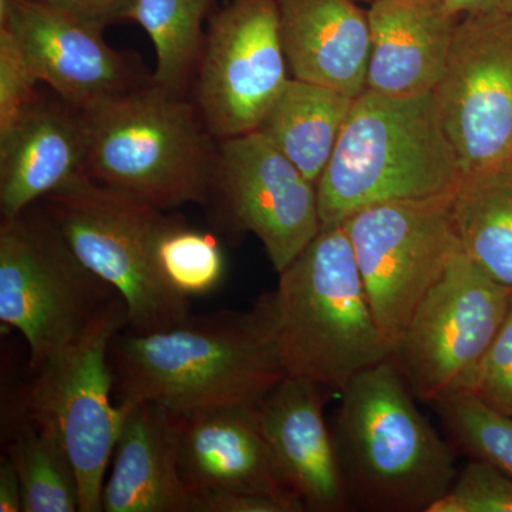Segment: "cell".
Here are the masks:
<instances>
[{
	"label": "cell",
	"instance_id": "52a82bcc",
	"mask_svg": "<svg viewBox=\"0 0 512 512\" xmlns=\"http://www.w3.org/2000/svg\"><path fill=\"white\" fill-rule=\"evenodd\" d=\"M120 298L73 255L35 204L0 224V320L28 342L30 372Z\"/></svg>",
	"mask_w": 512,
	"mask_h": 512
},
{
	"label": "cell",
	"instance_id": "d6986e66",
	"mask_svg": "<svg viewBox=\"0 0 512 512\" xmlns=\"http://www.w3.org/2000/svg\"><path fill=\"white\" fill-rule=\"evenodd\" d=\"M293 79L359 97L370 57L367 10L355 0H276Z\"/></svg>",
	"mask_w": 512,
	"mask_h": 512
},
{
	"label": "cell",
	"instance_id": "5bb4252c",
	"mask_svg": "<svg viewBox=\"0 0 512 512\" xmlns=\"http://www.w3.org/2000/svg\"><path fill=\"white\" fill-rule=\"evenodd\" d=\"M0 26L18 40L40 82L73 109L141 84L136 66L104 42L103 30L37 0H0Z\"/></svg>",
	"mask_w": 512,
	"mask_h": 512
},
{
	"label": "cell",
	"instance_id": "d4e9b609",
	"mask_svg": "<svg viewBox=\"0 0 512 512\" xmlns=\"http://www.w3.org/2000/svg\"><path fill=\"white\" fill-rule=\"evenodd\" d=\"M157 262L167 284L188 299L214 291L225 275L218 242L174 215L158 238Z\"/></svg>",
	"mask_w": 512,
	"mask_h": 512
},
{
	"label": "cell",
	"instance_id": "f546056e",
	"mask_svg": "<svg viewBox=\"0 0 512 512\" xmlns=\"http://www.w3.org/2000/svg\"><path fill=\"white\" fill-rule=\"evenodd\" d=\"M37 2L103 30L113 23L128 20L136 0H37Z\"/></svg>",
	"mask_w": 512,
	"mask_h": 512
},
{
	"label": "cell",
	"instance_id": "44dd1931",
	"mask_svg": "<svg viewBox=\"0 0 512 512\" xmlns=\"http://www.w3.org/2000/svg\"><path fill=\"white\" fill-rule=\"evenodd\" d=\"M356 99L330 87L292 77L258 131L309 181L318 184Z\"/></svg>",
	"mask_w": 512,
	"mask_h": 512
},
{
	"label": "cell",
	"instance_id": "836d02e7",
	"mask_svg": "<svg viewBox=\"0 0 512 512\" xmlns=\"http://www.w3.org/2000/svg\"><path fill=\"white\" fill-rule=\"evenodd\" d=\"M355 2H357V3H360V2H362V3H369V5H372V3L377 2V0H355Z\"/></svg>",
	"mask_w": 512,
	"mask_h": 512
},
{
	"label": "cell",
	"instance_id": "4316f807",
	"mask_svg": "<svg viewBox=\"0 0 512 512\" xmlns=\"http://www.w3.org/2000/svg\"><path fill=\"white\" fill-rule=\"evenodd\" d=\"M429 512H512V476L471 460Z\"/></svg>",
	"mask_w": 512,
	"mask_h": 512
},
{
	"label": "cell",
	"instance_id": "4fadbf2b",
	"mask_svg": "<svg viewBox=\"0 0 512 512\" xmlns=\"http://www.w3.org/2000/svg\"><path fill=\"white\" fill-rule=\"evenodd\" d=\"M235 232H251L278 274L322 229L318 188L261 133L220 141L211 197Z\"/></svg>",
	"mask_w": 512,
	"mask_h": 512
},
{
	"label": "cell",
	"instance_id": "9c48e42d",
	"mask_svg": "<svg viewBox=\"0 0 512 512\" xmlns=\"http://www.w3.org/2000/svg\"><path fill=\"white\" fill-rule=\"evenodd\" d=\"M451 197L453 192L383 202L342 222L370 308L392 353L424 296L463 252Z\"/></svg>",
	"mask_w": 512,
	"mask_h": 512
},
{
	"label": "cell",
	"instance_id": "ba28073f",
	"mask_svg": "<svg viewBox=\"0 0 512 512\" xmlns=\"http://www.w3.org/2000/svg\"><path fill=\"white\" fill-rule=\"evenodd\" d=\"M128 326L123 299L107 305L82 335L18 394L22 406L59 437L79 484L80 512L103 511L107 468L113 460L127 404L111 402V340Z\"/></svg>",
	"mask_w": 512,
	"mask_h": 512
},
{
	"label": "cell",
	"instance_id": "ac0fdd59",
	"mask_svg": "<svg viewBox=\"0 0 512 512\" xmlns=\"http://www.w3.org/2000/svg\"><path fill=\"white\" fill-rule=\"evenodd\" d=\"M84 131L79 110L39 99L0 134V214L12 220L83 177Z\"/></svg>",
	"mask_w": 512,
	"mask_h": 512
},
{
	"label": "cell",
	"instance_id": "3957f363",
	"mask_svg": "<svg viewBox=\"0 0 512 512\" xmlns=\"http://www.w3.org/2000/svg\"><path fill=\"white\" fill-rule=\"evenodd\" d=\"M79 113L87 180L161 211L210 201L218 148L183 96L143 83Z\"/></svg>",
	"mask_w": 512,
	"mask_h": 512
},
{
	"label": "cell",
	"instance_id": "484cf974",
	"mask_svg": "<svg viewBox=\"0 0 512 512\" xmlns=\"http://www.w3.org/2000/svg\"><path fill=\"white\" fill-rule=\"evenodd\" d=\"M434 407L456 450L512 476V416L495 412L471 394L450 397Z\"/></svg>",
	"mask_w": 512,
	"mask_h": 512
},
{
	"label": "cell",
	"instance_id": "5b68a950",
	"mask_svg": "<svg viewBox=\"0 0 512 512\" xmlns=\"http://www.w3.org/2000/svg\"><path fill=\"white\" fill-rule=\"evenodd\" d=\"M272 303L276 348L288 376L340 393L357 373L392 357L343 224L322 227L279 274Z\"/></svg>",
	"mask_w": 512,
	"mask_h": 512
},
{
	"label": "cell",
	"instance_id": "e0dca14e",
	"mask_svg": "<svg viewBox=\"0 0 512 512\" xmlns=\"http://www.w3.org/2000/svg\"><path fill=\"white\" fill-rule=\"evenodd\" d=\"M367 16L366 92L393 97L434 92L460 19L448 9L447 0H377Z\"/></svg>",
	"mask_w": 512,
	"mask_h": 512
},
{
	"label": "cell",
	"instance_id": "8fae6325",
	"mask_svg": "<svg viewBox=\"0 0 512 512\" xmlns=\"http://www.w3.org/2000/svg\"><path fill=\"white\" fill-rule=\"evenodd\" d=\"M433 93L461 177L512 163V13L458 19Z\"/></svg>",
	"mask_w": 512,
	"mask_h": 512
},
{
	"label": "cell",
	"instance_id": "8992f818",
	"mask_svg": "<svg viewBox=\"0 0 512 512\" xmlns=\"http://www.w3.org/2000/svg\"><path fill=\"white\" fill-rule=\"evenodd\" d=\"M73 255L127 306V329L160 332L191 318L190 299L165 281L157 242L164 211L80 177L37 202Z\"/></svg>",
	"mask_w": 512,
	"mask_h": 512
},
{
	"label": "cell",
	"instance_id": "f1b7e54d",
	"mask_svg": "<svg viewBox=\"0 0 512 512\" xmlns=\"http://www.w3.org/2000/svg\"><path fill=\"white\" fill-rule=\"evenodd\" d=\"M470 394L495 412L512 416V298Z\"/></svg>",
	"mask_w": 512,
	"mask_h": 512
},
{
	"label": "cell",
	"instance_id": "2e32d148",
	"mask_svg": "<svg viewBox=\"0 0 512 512\" xmlns=\"http://www.w3.org/2000/svg\"><path fill=\"white\" fill-rule=\"evenodd\" d=\"M170 419L178 468L195 498L212 493L268 494L306 511L279 476L252 409L170 413Z\"/></svg>",
	"mask_w": 512,
	"mask_h": 512
},
{
	"label": "cell",
	"instance_id": "ffe728a7",
	"mask_svg": "<svg viewBox=\"0 0 512 512\" xmlns=\"http://www.w3.org/2000/svg\"><path fill=\"white\" fill-rule=\"evenodd\" d=\"M127 404L104 512H197V498L178 468L170 413L150 402Z\"/></svg>",
	"mask_w": 512,
	"mask_h": 512
},
{
	"label": "cell",
	"instance_id": "cb8c5ba5",
	"mask_svg": "<svg viewBox=\"0 0 512 512\" xmlns=\"http://www.w3.org/2000/svg\"><path fill=\"white\" fill-rule=\"evenodd\" d=\"M214 0H136L128 20L138 23L153 42L157 66L153 80L167 92L183 96L200 63L205 16Z\"/></svg>",
	"mask_w": 512,
	"mask_h": 512
},
{
	"label": "cell",
	"instance_id": "6da1fadb",
	"mask_svg": "<svg viewBox=\"0 0 512 512\" xmlns=\"http://www.w3.org/2000/svg\"><path fill=\"white\" fill-rule=\"evenodd\" d=\"M109 362L117 404L150 402L174 414L254 409L285 379L272 292L248 311L194 316L160 332H119Z\"/></svg>",
	"mask_w": 512,
	"mask_h": 512
},
{
	"label": "cell",
	"instance_id": "7c38bea8",
	"mask_svg": "<svg viewBox=\"0 0 512 512\" xmlns=\"http://www.w3.org/2000/svg\"><path fill=\"white\" fill-rule=\"evenodd\" d=\"M289 67L276 0H231L210 19L198 63L197 107L218 140L258 130Z\"/></svg>",
	"mask_w": 512,
	"mask_h": 512
},
{
	"label": "cell",
	"instance_id": "277c9868",
	"mask_svg": "<svg viewBox=\"0 0 512 512\" xmlns=\"http://www.w3.org/2000/svg\"><path fill=\"white\" fill-rule=\"evenodd\" d=\"M460 180L433 92H365L316 184L322 225L342 224L370 205L451 194Z\"/></svg>",
	"mask_w": 512,
	"mask_h": 512
},
{
	"label": "cell",
	"instance_id": "7a4b0ae2",
	"mask_svg": "<svg viewBox=\"0 0 512 512\" xmlns=\"http://www.w3.org/2000/svg\"><path fill=\"white\" fill-rule=\"evenodd\" d=\"M340 396L332 433L353 508L429 512L456 480L457 450L421 414L396 362L357 373Z\"/></svg>",
	"mask_w": 512,
	"mask_h": 512
},
{
	"label": "cell",
	"instance_id": "83f0119b",
	"mask_svg": "<svg viewBox=\"0 0 512 512\" xmlns=\"http://www.w3.org/2000/svg\"><path fill=\"white\" fill-rule=\"evenodd\" d=\"M39 77L32 69L18 40L0 26V134H5L40 99Z\"/></svg>",
	"mask_w": 512,
	"mask_h": 512
},
{
	"label": "cell",
	"instance_id": "7402d4cb",
	"mask_svg": "<svg viewBox=\"0 0 512 512\" xmlns=\"http://www.w3.org/2000/svg\"><path fill=\"white\" fill-rule=\"evenodd\" d=\"M451 217L463 254L512 292V163L461 177Z\"/></svg>",
	"mask_w": 512,
	"mask_h": 512
},
{
	"label": "cell",
	"instance_id": "4dcf8cb0",
	"mask_svg": "<svg viewBox=\"0 0 512 512\" xmlns=\"http://www.w3.org/2000/svg\"><path fill=\"white\" fill-rule=\"evenodd\" d=\"M197 512H299L295 505L259 493H212L197 497Z\"/></svg>",
	"mask_w": 512,
	"mask_h": 512
},
{
	"label": "cell",
	"instance_id": "30bf717a",
	"mask_svg": "<svg viewBox=\"0 0 512 512\" xmlns=\"http://www.w3.org/2000/svg\"><path fill=\"white\" fill-rule=\"evenodd\" d=\"M512 292L461 252L414 311L392 359L420 402L470 394Z\"/></svg>",
	"mask_w": 512,
	"mask_h": 512
},
{
	"label": "cell",
	"instance_id": "9a60e30c",
	"mask_svg": "<svg viewBox=\"0 0 512 512\" xmlns=\"http://www.w3.org/2000/svg\"><path fill=\"white\" fill-rule=\"evenodd\" d=\"M322 384L286 376L252 409L279 476L306 511L355 510L332 430Z\"/></svg>",
	"mask_w": 512,
	"mask_h": 512
},
{
	"label": "cell",
	"instance_id": "603a6c76",
	"mask_svg": "<svg viewBox=\"0 0 512 512\" xmlns=\"http://www.w3.org/2000/svg\"><path fill=\"white\" fill-rule=\"evenodd\" d=\"M5 453L22 484L23 512H80L79 484L59 437L16 397L3 423Z\"/></svg>",
	"mask_w": 512,
	"mask_h": 512
},
{
	"label": "cell",
	"instance_id": "1f68e13d",
	"mask_svg": "<svg viewBox=\"0 0 512 512\" xmlns=\"http://www.w3.org/2000/svg\"><path fill=\"white\" fill-rule=\"evenodd\" d=\"M0 512H23L22 484L10 458H0Z\"/></svg>",
	"mask_w": 512,
	"mask_h": 512
},
{
	"label": "cell",
	"instance_id": "d6a6232c",
	"mask_svg": "<svg viewBox=\"0 0 512 512\" xmlns=\"http://www.w3.org/2000/svg\"><path fill=\"white\" fill-rule=\"evenodd\" d=\"M447 6L460 18L474 13H512V0H447Z\"/></svg>",
	"mask_w": 512,
	"mask_h": 512
}]
</instances>
